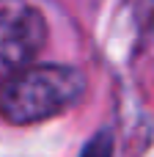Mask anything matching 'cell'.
Returning a JSON list of instances; mask_svg holds the SVG:
<instances>
[{
  "instance_id": "1",
  "label": "cell",
  "mask_w": 154,
  "mask_h": 157,
  "mask_svg": "<svg viewBox=\"0 0 154 157\" xmlns=\"http://www.w3.org/2000/svg\"><path fill=\"white\" fill-rule=\"evenodd\" d=\"M83 94L85 77L74 66H22L0 80V116L11 124H36L69 110Z\"/></svg>"
},
{
  "instance_id": "2",
  "label": "cell",
  "mask_w": 154,
  "mask_h": 157,
  "mask_svg": "<svg viewBox=\"0 0 154 157\" xmlns=\"http://www.w3.org/2000/svg\"><path fill=\"white\" fill-rule=\"evenodd\" d=\"M47 22L22 0H0V77L28 66L44 47Z\"/></svg>"
},
{
  "instance_id": "3",
  "label": "cell",
  "mask_w": 154,
  "mask_h": 157,
  "mask_svg": "<svg viewBox=\"0 0 154 157\" xmlns=\"http://www.w3.org/2000/svg\"><path fill=\"white\" fill-rule=\"evenodd\" d=\"M80 157H113V135H110L107 130L96 132V135L83 146Z\"/></svg>"
}]
</instances>
